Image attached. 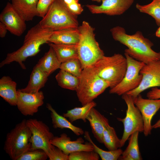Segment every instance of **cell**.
<instances>
[{"mask_svg":"<svg viewBox=\"0 0 160 160\" xmlns=\"http://www.w3.org/2000/svg\"><path fill=\"white\" fill-rule=\"evenodd\" d=\"M110 31L115 40L127 47L125 53L135 60L145 64L160 60V52H156L152 49L153 43L145 38L140 31L129 35L124 28L120 26L113 27Z\"/></svg>","mask_w":160,"mask_h":160,"instance_id":"obj_1","label":"cell"},{"mask_svg":"<svg viewBox=\"0 0 160 160\" xmlns=\"http://www.w3.org/2000/svg\"><path fill=\"white\" fill-rule=\"evenodd\" d=\"M53 31L43 28L38 23L31 28L25 36L23 45L17 50L8 53L0 64V67L15 61L23 69L26 68L23 62L29 57L35 56L40 51L41 46L48 44Z\"/></svg>","mask_w":160,"mask_h":160,"instance_id":"obj_2","label":"cell"},{"mask_svg":"<svg viewBox=\"0 0 160 160\" xmlns=\"http://www.w3.org/2000/svg\"><path fill=\"white\" fill-rule=\"evenodd\" d=\"M78 28L79 33L77 44L78 57L83 69L93 65L104 56V53L95 39V28L84 21Z\"/></svg>","mask_w":160,"mask_h":160,"instance_id":"obj_3","label":"cell"},{"mask_svg":"<svg viewBox=\"0 0 160 160\" xmlns=\"http://www.w3.org/2000/svg\"><path fill=\"white\" fill-rule=\"evenodd\" d=\"M39 24L52 31L79 27L77 15L72 12L63 0H55Z\"/></svg>","mask_w":160,"mask_h":160,"instance_id":"obj_4","label":"cell"},{"mask_svg":"<svg viewBox=\"0 0 160 160\" xmlns=\"http://www.w3.org/2000/svg\"><path fill=\"white\" fill-rule=\"evenodd\" d=\"M79 78L76 91L82 105L93 101L110 87L109 84L98 76L93 65L84 68Z\"/></svg>","mask_w":160,"mask_h":160,"instance_id":"obj_5","label":"cell"},{"mask_svg":"<svg viewBox=\"0 0 160 160\" xmlns=\"http://www.w3.org/2000/svg\"><path fill=\"white\" fill-rule=\"evenodd\" d=\"M93 66L98 76L108 82L111 89L123 79L127 69V60L121 54H115L111 56H104Z\"/></svg>","mask_w":160,"mask_h":160,"instance_id":"obj_6","label":"cell"},{"mask_svg":"<svg viewBox=\"0 0 160 160\" xmlns=\"http://www.w3.org/2000/svg\"><path fill=\"white\" fill-rule=\"evenodd\" d=\"M26 121V119L23 120L7 135L4 149L12 160H17L31 150V144L29 140L32 133Z\"/></svg>","mask_w":160,"mask_h":160,"instance_id":"obj_7","label":"cell"},{"mask_svg":"<svg viewBox=\"0 0 160 160\" xmlns=\"http://www.w3.org/2000/svg\"><path fill=\"white\" fill-rule=\"evenodd\" d=\"M122 98L126 103L127 109L124 118H117L124 125V130L121 139L120 147L124 146L130 136L136 131L143 132L144 124L141 113L134 102V99L127 94L122 95Z\"/></svg>","mask_w":160,"mask_h":160,"instance_id":"obj_8","label":"cell"},{"mask_svg":"<svg viewBox=\"0 0 160 160\" xmlns=\"http://www.w3.org/2000/svg\"><path fill=\"white\" fill-rule=\"evenodd\" d=\"M127 63L125 74L122 81L114 87L110 89V94L122 95L137 88L142 79L140 71L144 65V63L137 60L124 53Z\"/></svg>","mask_w":160,"mask_h":160,"instance_id":"obj_9","label":"cell"},{"mask_svg":"<svg viewBox=\"0 0 160 160\" xmlns=\"http://www.w3.org/2000/svg\"><path fill=\"white\" fill-rule=\"evenodd\" d=\"M26 121L32 133L29 140L31 144V150L42 149L48 155L54 146L50 142L54 136L49 127L42 121L36 119H29Z\"/></svg>","mask_w":160,"mask_h":160,"instance_id":"obj_10","label":"cell"},{"mask_svg":"<svg viewBox=\"0 0 160 160\" xmlns=\"http://www.w3.org/2000/svg\"><path fill=\"white\" fill-rule=\"evenodd\" d=\"M140 73L142 75V79L139 86L126 93L133 99L148 88L160 87V60L145 64Z\"/></svg>","mask_w":160,"mask_h":160,"instance_id":"obj_11","label":"cell"},{"mask_svg":"<svg viewBox=\"0 0 160 160\" xmlns=\"http://www.w3.org/2000/svg\"><path fill=\"white\" fill-rule=\"evenodd\" d=\"M0 22L11 33L17 36L22 35L26 29L25 20L9 2L0 14Z\"/></svg>","mask_w":160,"mask_h":160,"instance_id":"obj_12","label":"cell"},{"mask_svg":"<svg viewBox=\"0 0 160 160\" xmlns=\"http://www.w3.org/2000/svg\"><path fill=\"white\" fill-rule=\"evenodd\" d=\"M134 102L142 116L144 124L143 133L145 136L150 135L153 116L160 108V99H144L139 94L134 99Z\"/></svg>","mask_w":160,"mask_h":160,"instance_id":"obj_13","label":"cell"},{"mask_svg":"<svg viewBox=\"0 0 160 160\" xmlns=\"http://www.w3.org/2000/svg\"><path fill=\"white\" fill-rule=\"evenodd\" d=\"M134 1V0H102L100 5L87 4L86 6L92 14L119 15L127 11Z\"/></svg>","mask_w":160,"mask_h":160,"instance_id":"obj_14","label":"cell"},{"mask_svg":"<svg viewBox=\"0 0 160 160\" xmlns=\"http://www.w3.org/2000/svg\"><path fill=\"white\" fill-rule=\"evenodd\" d=\"M17 108L23 115L33 116L38 111V108L44 103L43 92L29 93L17 90Z\"/></svg>","mask_w":160,"mask_h":160,"instance_id":"obj_15","label":"cell"},{"mask_svg":"<svg viewBox=\"0 0 160 160\" xmlns=\"http://www.w3.org/2000/svg\"><path fill=\"white\" fill-rule=\"evenodd\" d=\"M50 142L52 145L60 149L68 155L78 151H94L93 146L90 142L84 144V140L81 137L75 140H72L65 133L61 134L59 137H54Z\"/></svg>","mask_w":160,"mask_h":160,"instance_id":"obj_16","label":"cell"},{"mask_svg":"<svg viewBox=\"0 0 160 160\" xmlns=\"http://www.w3.org/2000/svg\"><path fill=\"white\" fill-rule=\"evenodd\" d=\"M87 119L89 122L94 137L103 143V133L105 127L109 124L108 120L94 108L91 110Z\"/></svg>","mask_w":160,"mask_h":160,"instance_id":"obj_17","label":"cell"},{"mask_svg":"<svg viewBox=\"0 0 160 160\" xmlns=\"http://www.w3.org/2000/svg\"><path fill=\"white\" fill-rule=\"evenodd\" d=\"M79 33L78 28H70L54 31L48 44H77L79 40Z\"/></svg>","mask_w":160,"mask_h":160,"instance_id":"obj_18","label":"cell"},{"mask_svg":"<svg viewBox=\"0 0 160 160\" xmlns=\"http://www.w3.org/2000/svg\"><path fill=\"white\" fill-rule=\"evenodd\" d=\"M48 76V75L36 64L33 68L27 86L19 90L22 92L29 93L38 92L41 88L44 87Z\"/></svg>","mask_w":160,"mask_h":160,"instance_id":"obj_19","label":"cell"},{"mask_svg":"<svg viewBox=\"0 0 160 160\" xmlns=\"http://www.w3.org/2000/svg\"><path fill=\"white\" fill-rule=\"evenodd\" d=\"M17 83L9 76H4L0 79V96L12 106H16L17 100Z\"/></svg>","mask_w":160,"mask_h":160,"instance_id":"obj_20","label":"cell"},{"mask_svg":"<svg viewBox=\"0 0 160 160\" xmlns=\"http://www.w3.org/2000/svg\"><path fill=\"white\" fill-rule=\"evenodd\" d=\"M39 0H12V4L26 21L32 20L36 16Z\"/></svg>","mask_w":160,"mask_h":160,"instance_id":"obj_21","label":"cell"},{"mask_svg":"<svg viewBox=\"0 0 160 160\" xmlns=\"http://www.w3.org/2000/svg\"><path fill=\"white\" fill-rule=\"evenodd\" d=\"M46 107L51 112L52 123L54 128L68 129L77 136L82 135L84 133V132L82 129L73 125L66 118L58 114L51 104L47 103Z\"/></svg>","mask_w":160,"mask_h":160,"instance_id":"obj_22","label":"cell"},{"mask_svg":"<svg viewBox=\"0 0 160 160\" xmlns=\"http://www.w3.org/2000/svg\"><path fill=\"white\" fill-rule=\"evenodd\" d=\"M61 64L55 51L49 46V50L39 60L36 65L49 76L60 68Z\"/></svg>","mask_w":160,"mask_h":160,"instance_id":"obj_23","label":"cell"},{"mask_svg":"<svg viewBox=\"0 0 160 160\" xmlns=\"http://www.w3.org/2000/svg\"><path fill=\"white\" fill-rule=\"evenodd\" d=\"M139 132L132 134L128 139V145L119 159L121 160H142L143 158L140 151L138 137Z\"/></svg>","mask_w":160,"mask_h":160,"instance_id":"obj_24","label":"cell"},{"mask_svg":"<svg viewBox=\"0 0 160 160\" xmlns=\"http://www.w3.org/2000/svg\"><path fill=\"white\" fill-rule=\"evenodd\" d=\"M48 44L54 49L61 63L71 59L78 58L77 44H57L52 43Z\"/></svg>","mask_w":160,"mask_h":160,"instance_id":"obj_25","label":"cell"},{"mask_svg":"<svg viewBox=\"0 0 160 160\" xmlns=\"http://www.w3.org/2000/svg\"><path fill=\"white\" fill-rule=\"evenodd\" d=\"M96 105V103L93 101L82 105L81 107H76L67 111L66 113L63 114V116L68 118L71 123L78 119H81L86 122L91 110Z\"/></svg>","mask_w":160,"mask_h":160,"instance_id":"obj_26","label":"cell"},{"mask_svg":"<svg viewBox=\"0 0 160 160\" xmlns=\"http://www.w3.org/2000/svg\"><path fill=\"white\" fill-rule=\"evenodd\" d=\"M58 85L61 87L76 90L79 78L65 71L60 70L55 76Z\"/></svg>","mask_w":160,"mask_h":160,"instance_id":"obj_27","label":"cell"},{"mask_svg":"<svg viewBox=\"0 0 160 160\" xmlns=\"http://www.w3.org/2000/svg\"><path fill=\"white\" fill-rule=\"evenodd\" d=\"M103 143L109 151H113L120 148L121 139L118 137L114 129L109 124L104 129Z\"/></svg>","mask_w":160,"mask_h":160,"instance_id":"obj_28","label":"cell"},{"mask_svg":"<svg viewBox=\"0 0 160 160\" xmlns=\"http://www.w3.org/2000/svg\"><path fill=\"white\" fill-rule=\"evenodd\" d=\"M84 134L85 139L92 144L94 151L99 155L102 160H117L121 155L123 151L121 149L119 148L116 150L108 151L104 150L94 143L88 131H85Z\"/></svg>","mask_w":160,"mask_h":160,"instance_id":"obj_29","label":"cell"},{"mask_svg":"<svg viewBox=\"0 0 160 160\" xmlns=\"http://www.w3.org/2000/svg\"><path fill=\"white\" fill-rule=\"evenodd\" d=\"M136 7L140 12L151 16L157 25H160V0H153L150 3L145 5L137 3Z\"/></svg>","mask_w":160,"mask_h":160,"instance_id":"obj_30","label":"cell"},{"mask_svg":"<svg viewBox=\"0 0 160 160\" xmlns=\"http://www.w3.org/2000/svg\"><path fill=\"white\" fill-rule=\"evenodd\" d=\"M60 69L78 78L81 76L83 69L81 64L78 58L71 59L62 63Z\"/></svg>","mask_w":160,"mask_h":160,"instance_id":"obj_31","label":"cell"},{"mask_svg":"<svg viewBox=\"0 0 160 160\" xmlns=\"http://www.w3.org/2000/svg\"><path fill=\"white\" fill-rule=\"evenodd\" d=\"M99 157L94 151H80L70 154L68 160H98Z\"/></svg>","mask_w":160,"mask_h":160,"instance_id":"obj_32","label":"cell"},{"mask_svg":"<svg viewBox=\"0 0 160 160\" xmlns=\"http://www.w3.org/2000/svg\"><path fill=\"white\" fill-rule=\"evenodd\" d=\"M48 158L47 155L44 151L37 149L30 150L25 152L17 160H46Z\"/></svg>","mask_w":160,"mask_h":160,"instance_id":"obj_33","label":"cell"},{"mask_svg":"<svg viewBox=\"0 0 160 160\" xmlns=\"http://www.w3.org/2000/svg\"><path fill=\"white\" fill-rule=\"evenodd\" d=\"M55 0H39L36 7V16L42 18Z\"/></svg>","mask_w":160,"mask_h":160,"instance_id":"obj_34","label":"cell"},{"mask_svg":"<svg viewBox=\"0 0 160 160\" xmlns=\"http://www.w3.org/2000/svg\"><path fill=\"white\" fill-rule=\"evenodd\" d=\"M47 156L49 160H68V155L55 146L52 149Z\"/></svg>","mask_w":160,"mask_h":160,"instance_id":"obj_35","label":"cell"},{"mask_svg":"<svg viewBox=\"0 0 160 160\" xmlns=\"http://www.w3.org/2000/svg\"><path fill=\"white\" fill-rule=\"evenodd\" d=\"M69 10L75 14L80 15L83 8L79 2V0H63Z\"/></svg>","mask_w":160,"mask_h":160,"instance_id":"obj_36","label":"cell"},{"mask_svg":"<svg viewBox=\"0 0 160 160\" xmlns=\"http://www.w3.org/2000/svg\"><path fill=\"white\" fill-rule=\"evenodd\" d=\"M146 96L150 99H160V89L157 87L152 88L151 90L147 93Z\"/></svg>","mask_w":160,"mask_h":160,"instance_id":"obj_37","label":"cell"},{"mask_svg":"<svg viewBox=\"0 0 160 160\" xmlns=\"http://www.w3.org/2000/svg\"><path fill=\"white\" fill-rule=\"evenodd\" d=\"M8 31L5 25L0 22V37L1 38L4 37Z\"/></svg>","mask_w":160,"mask_h":160,"instance_id":"obj_38","label":"cell"},{"mask_svg":"<svg viewBox=\"0 0 160 160\" xmlns=\"http://www.w3.org/2000/svg\"><path fill=\"white\" fill-rule=\"evenodd\" d=\"M152 128L157 129L160 128V119L152 126Z\"/></svg>","mask_w":160,"mask_h":160,"instance_id":"obj_39","label":"cell"},{"mask_svg":"<svg viewBox=\"0 0 160 160\" xmlns=\"http://www.w3.org/2000/svg\"><path fill=\"white\" fill-rule=\"evenodd\" d=\"M159 26L155 33L156 36L159 38H160V25Z\"/></svg>","mask_w":160,"mask_h":160,"instance_id":"obj_40","label":"cell"},{"mask_svg":"<svg viewBox=\"0 0 160 160\" xmlns=\"http://www.w3.org/2000/svg\"><path fill=\"white\" fill-rule=\"evenodd\" d=\"M92 1H95L98 3H100L102 1V0H91Z\"/></svg>","mask_w":160,"mask_h":160,"instance_id":"obj_41","label":"cell"}]
</instances>
